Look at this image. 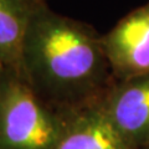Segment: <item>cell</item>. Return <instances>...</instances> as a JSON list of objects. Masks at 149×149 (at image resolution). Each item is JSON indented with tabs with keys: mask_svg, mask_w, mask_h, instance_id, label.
Here are the masks:
<instances>
[{
	"mask_svg": "<svg viewBox=\"0 0 149 149\" xmlns=\"http://www.w3.org/2000/svg\"><path fill=\"white\" fill-rule=\"evenodd\" d=\"M19 70L41 100L62 112L102 101L116 82L102 36L46 3L32 13Z\"/></svg>",
	"mask_w": 149,
	"mask_h": 149,
	"instance_id": "6da1fadb",
	"label": "cell"
},
{
	"mask_svg": "<svg viewBox=\"0 0 149 149\" xmlns=\"http://www.w3.org/2000/svg\"><path fill=\"white\" fill-rule=\"evenodd\" d=\"M70 114L41 100L19 68H3L0 149H55Z\"/></svg>",
	"mask_w": 149,
	"mask_h": 149,
	"instance_id": "7a4b0ae2",
	"label": "cell"
},
{
	"mask_svg": "<svg viewBox=\"0 0 149 149\" xmlns=\"http://www.w3.org/2000/svg\"><path fill=\"white\" fill-rule=\"evenodd\" d=\"M114 81L149 73V3L137 8L102 36Z\"/></svg>",
	"mask_w": 149,
	"mask_h": 149,
	"instance_id": "3957f363",
	"label": "cell"
},
{
	"mask_svg": "<svg viewBox=\"0 0 149 149\" xmlns=\"http://www.w3.org/2000/svg\"><path fill=\"white\" fill-rule=\"evenodd\" d=\"M103 104L116 127L133 146L149 141V73L116 81Z\"/></svg>",
	"mask_w": 149,
	"mask_h": 149,
	"instance_id": "277c9868",
	"label": "cell"
},
{
	"mask_svg": "<svg viewBox=\"0 0 149 149\" xmlns=\"http://www.w3.org/2000/svg\"><path fill=\"white\" fill-rule=\"evenodd\" d=\"M55 149H136L116 127L103 100L73 111Z\"/></svg>",
	"mask_w": 149,
	"mask_h": 149,
	"instance_id": "5b68a950",
	"label": "cell"
},
{
	"mask_svg": "<svg viewBox=\"0 0 149 149\" xmlns=\"http://www.w3.org/2000/svg\"><path fill=\"white\" fill-rule=\"evenodd\" d=\"M41 1L0 0V65L20 68L21 49L32 13Z\"/></svg>",
	"mask_w": 149,
	"mask_h": 149,
	"instance_id": "8992f818",
	"label": "cell"
},
{
	"mask_svg": "<svg viewBox=\"0 0 149 149\" xmlns=\"http://www.w3.org/2000/svg\"><path fill=\"white\" fill-rule=\"evenodd\" d=\"M3 68H4V67H1V65H0V78H1V72H3Z\"/></svg>",
	"mask_w": 149,
	"mask_h": 149,
	"instance_id": "52a82bcc",
	"label": "cell"
},
{
	"mask_svg": "<svg viewBox=\"0 0 149 149\" xmlns=\"http://www.w3.org/2000/svg\"><path fill=\"white\" fill-rule=\"evenodd\" d=\"M34 1H41V3H46V0H34Z\"/></svg>",
	"mask_w": 149,
	"mask_h": 149,
	"instance_id": "ba28073f",
	"label": "cell"
}]
</instances>
